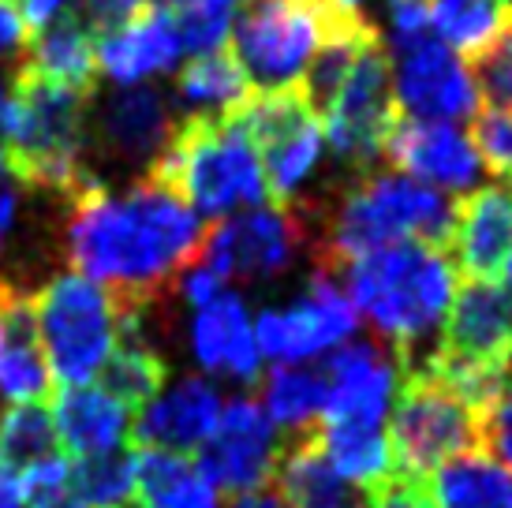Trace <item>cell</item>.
<instances>
[{"instance_id": "cell-1", "label": "cell", "mask_w": 512, "mask_h": 508, "mask_svg": "<svg viewBox=\"0 0 512 508\" xmlns=\"http://www.w3.org/2000/svg\"><path fill=\"white\" fill-rule=\"evenodd\" d=\"M64 206V258L72 273L105 288L120 314L154 318L180 273L199 262L210 232L199 213L146 172L128 191H109L90 176Z\"/></svg>"}, {"instance_id": "cell-2", "label": "cell", "mask_w": 512, "mask_h": 508, "mask_svg": "<svg viewBox=\"0 0 512 508\" xmlns=\"http://www.w3.org/2000/svg\"><path fill=\"white\" fill-rule=\"evenodd\" d=\"M341 284L378 344L397 355L400 370L419 367L438 344L441 322L456 296L453 258L427 243H389L348 262Z\"/></svg>"}, {"instance_id": "cell-3", "label": "cell", "mask_w": 512, "mask_h": 508, "mask_svg": "<svg viewBox=\"0 0 512 508\" xmlns=\"http://www.w3.org/2000/svg\"><path fill=\"white\" fill-rule=\"evenodd\" d=\"M453 221L456 202L438 187L408 176L359 172L326 210L322 232L311 236L314 269L341 277L348 262L389 243H427L449 254Z\"/></svg>"}, {"instance_id": "cell-4", "label": "cell", "mask_w": 512, "mask_h": 508, "mask_svg": "<svg viewBox=\"0 0 512 508\" xmlns=\"http://www.w3.org/2000/svg\"><path fill=\"white\" fill-rule=\"evenodd\" d=\"M94 94L68 90L15 68L0 127L4 176L30 191L68 198L90 180L83 165Z\"/></svg>"}, {"instance_id": "cell-5", "label": "cell", "mask_w": 512, "mask_h": 508, "mask_svg": "<svg viewBox=\"0 0 512 508\" xmlns=\"http://www.w3.org/2000/svg\"><path fill=\"white\" fill-rule=\"evenodd\" d=\"M150 180L169 187L199 217L221 221L232 210L270 206L262 165L240 109L228 116H180L172 139L146 169Z\"/></svg>"}, {"instance_id": "cell-6", "label": "cell", "mask_w": 512, "mask_h": 508, "mask_svg": "<svg viewBox=\"0 0 512 508\" xmlns=\"http://www.w3.org/2000/svg\"><path fill=\"white\" fill-rule=\"evenodd\" d=\"M337 19L318 0H243L232 19V57L255 94L299 90Z\"/></svg>"}, {"instance_id": "cell-7", "label": "cell", "mask_w": 512, "mask_h": 508, "mask_svg": "<svg viewBox=\"0 0 512 508\" xmlns=\"http://www.w3.org/2000/svg\"><path fill=\"white\" fill-rule=\"evenodd\" d=\"M34 314L49 374L64 385H90L120 344L116 303L79 273H57L34 288Z\"/></svg>"}, {"instance_id": "cell-8", "label": "cell", "mask_w": 512, "mask_h": 508, "mask_svg": "<svg viewBox=\"0 0 512 508\" xmlns=\"http://www.w3.org/2000/svg\"><path fill=\"white\" fill-rule=\"evenodd\" d=\"M389 411L385 430L397 475L430 479L441 464L483 449V419L427 370H404Z\"/></svg>"}, {"instance_id": "cell-9", "label": "cell", "mask_w": 512, "mask_h": 508, "mask_svg": "<svg viewBox=\"0 0 512 508\" xmlns=\"http://www.w3.org/2000/svg\"><path fill=\"white\" fill-rule=\"evenodd\" d=\"M240 120L251 135V146L262 165L270 206H296L307 180L322 161V124L299 98V90L251 94L240 109Z\"/></svg>"}, {"instance_id": "cell-10", "label": "cell", "mask_w": 512, "mask_h": 508, "mask_svg": "<svg viewBox=\"0 0 512 508\" xmlns=\"http://www.w3.org/2000/svg\"><path fill=\"white\" fill-rule=\"evenodd\" d=\"M322 120H326L329 146L344 165L367 172L382 157L385 139L400 120L397 98H393V60L385 53L382 34L370 38L356 53Z\"/></svg>"}, {"instance_id": "cell-11", "label": "cell", "mask_w": 512, "mask_h": 508, "mask_svg": "<svg viewBox=\"0 0 512 508\" xmlns=\"http://www.w3.org/2000/svg\"><path fill=\"white\" fill-rule=\"evenodd\" d=\"M303 243H311V232L296 210L258 206L214 221L195 266H206L225 284L273 281L292 269Z\"/></svg>"}, {"instance_id": "cell-12", "label": "cell", "mask_w": 512, "mask_h": 508, "mask_svg": "<svg viewBox=\"0 0 512 508\" xmlns=\"http://www.w3.org/2000/svg\"><path fill=\"white\" fill-rule=\"evenodd\" d=\"M359 314L344 292L341 277H329L311 269L307 296L292 307L262 311L255 318L258 355H270L273 363H307L326 352H337L356 333Z\"/></svg>"}, {"instance_id": "cell-13", "label": "cell", "mask_w": 512, "mask_h": 508, "mask_svg": "<svg viewBox=\"0 0 512 508\" xmlns=\"http://www.w3.org/2000/svg\"><path fill=\"white\" fill-rule=\"evenodd\" d=\"M277 456H281L277 426L266 408L255 396H236L221 408L210 441L195 452V471L217 494L243 497L270 486Z\"/></svg>"}, {"instance_id": "cell-14", "label": "cell", "mask_w": 512, "mask_h": 508, "mask_svg": "<svg viewBox=\"0 0 512 508\" xmlns=\"http://www.w3.org/2000/svg\"><path fill=\"white\" fill-rule=\"evenodd\" d=\"M393 98L400 116L456 124L479 113V94L468 75V64L434 34L423 42L393 49Z\"/></svg>"}, {"instance_id": "cell-15", "label": "cell", "mask_w": 512, "mask_h": 508, "mask_svg": "<svg viewBox=\"0 0 512 508\" xmlns=\"http://www.w3.org/2000/svg\"><path fill=\"white\" fill-rule=\"evenodd\" d=\"M326 423H385L400 389L397 355L378 340L341 344L326 359Z\"/></svg>"}, {"instance_id": "cell-16", "label": "cell", "mask_w": 512, "mask_h": 508, "mask_svg": "<svg viewBox=\"0 0 512 508\" xmlns=\"http://www.w3.org/2000/svg\"><path fill=\"white\" fill-rule=\"evenodd\" d=\"M382 154L408 180H419L438 191H475V184L483 180V157L475 150L471 135L441 120L400 116L385 139Z\"/></svg>"}, {"instance_id": "cell-17", "label": "cell", "mask_w": 512, "mask_h": 508, "mask_svg": "<svg viewBox=\"0 0 512 508\" xmlns=\"http://www.w3.org/2000/svg\"><path fill=\"white\" fill-rule=\"evenodd\" d=\"M512 348V296L490 281H468L449 303L441 322L438 359L449 363H475V367H501Z\"/></svg>"}, {"instance_id": "cell-18", "label": "cell", "mask_w": 512, "mask_h": 508, "mask_svg": "<svg viewBox=\"0 0 512 508\" xmlns=\"http://www.w3.org/2000/svg\"><path fill=\"white\" fill-rule=\"evenodd\" d=\"M94 142L101 154L124 165H154L157 154L172 139V127L180 116L172 113L169 98L157 86H120L116 94L90 109Z\"/></svg>"}, {"instance_id": "cell-19", "label": "cell", "mask_w": 512, "mask_h": 508, "mask_svg": "<svg viewBox=\"0 0 512 508\" xmlns=\"http://www.w3.org/2000/svg\"><path fill=\"white\" fill-rule=\"evenodd\" d=\"M0 396L15 404H42L53 396V374L45 363L34 288L0 273Z\"/></svg>"}, {"instance_id": "cell-20", "label": "cell", "mask_w": 512, "mask_h": 508, "mask_svg": "<svg viewBox=\"0 0 512 508\" xmlns=\"http://www.w3.org/2000/svg\"><path fill=\"white\" fill-rule=\"evenodd\" d=\"M221 408H225V400L217 393V385H210L206 378H180L139 411V419L131 426V438L139 449L187 456L210 441L217 419H221Z\"/></svg>"}, {"instance_id": "cell-21", "label": "cell", "mask_w": 512, "mask_h": 508, "mask_svg": "<svg viewBox=\"0 0 512 508\" xmlns=\"http://www.w3.org/2000/svg\"><path fill=\"white\" fill-rule=\"evenodd\" d=\"M512 251V195L505 187H475L456 202L449 258L464 269L468 281L501 277Z\"/></svg>"}, {"instance_id": "cell-22", "label": "cell", "mask_w": 512, "mask_h": 508, "mask_svg": "<svg viewBox=\"0 0 512 508\" xmlns=\"http://www.w3.org/2000/svg\"><path fill=\"white\" fill-rule=\"evenodd\" d=\"M180 34L165 4H146L143 12L128 19L113 34L98 38V75L116 86H143L180 60Z\"/></svg>"}, {"instance_id": "cell-23", "label": "cell", "mask_w": 512, "mask_h": 508, "mask_svg": "<svg viewBox=\"0 0 512 508\" xmlns=\"http://www.w3.org/2000/svg\"><path fill=\"white\" fill-rule=\"evenodd\" d=\"M191 352L202 370L240 381V385H255L262 374V355L255 344V322L236 292H221L214 303L195 311Z\"/></svg>"}, {"instance_id": "cell-24", "label": "cell", "mask_w": 512, "mask_h": 508, "mask_svg": "<svg viewBox=\"0 0 512 508\" xmlns=\"http://www.w3.org/2000/svg\"><path fill=\"white\" fill-rule=\"evenodd\" d=\"M273 479H277V494L288 508H367L370 501L367 490L352 486L326 460L318 426L292 434V441L277 456Z\"/></svg>"}, {"instance_id": "cell-25", "label": "cell", "mask_w": 512, "mask_h": 508, "mask_svg": "<svg viewBox=\"0 0 512 508\" xmlns=\"http://www.w3.org/2000/svg\"><path fill=\"white\" fill-rule=\"evenodd\" d=\"M53 400V426H57L60 449L83 460L101 452L124 449L131 434V411L113 400L101 385H64Z\"/></svg>"}, {"instance_id": "cell-26", "label": "cell", "mask_w": 512, "mask_h": 508, "mask_svg": "<svg viewBox=\"0 0 512 508\" xmlns=\"http://www.w3.org/2000/svg\"><path fill=\"white\" fill-rule=\"evenodd\" d=\"M19 68H27L38 79H49L68 90H83L94 94L98 83V38L86 27L79 12H60L53 23L30 34L27 57Z\"/></svg>"}, {"instance_id": "cell-27", "label": "cell", "mask_w": 512, "mask_h": 508, "mask_svg": "<svg viewBox=\"0 0 512 508\" xmlns=\"http://www.w3.org/2000/svg\"><path fill=\"white\" fill-rule=\"evenodd\" d=\"M135 508H221V497L187 456L135 449Z\"/></svg>"}, {"instance_id": "cell-28", "label": "cell", "mask_w": 512, "mask_h": 508, "mask_svg": "<svg viewBox=\"0 0 512 508\" xmlns=\"http://www.w3.org/2000/svg\"><path fill=\"white\" fill-rule=\"evenodd\" d=\"M318 438L326 449V460L337 467V475L359 486L378 490L393 475V449L385 423H318Z\"/></svg>"}, {"instance_id": "cell-29", "label": "cell", "mask_w": 512, "mask_h": 508, "mask_svg": "<svg viewBox=\"0 0 512 508\" xmlns=\"http://www.w3.org/2000/svg\"><path fill=\"white\" fill-rule=\"evenodd\" d=\"M251 83L232 53H202L191 57L176 75V98L187 105V116H228L251 101Z\"/></svg>"}, {"instance_id": "cell-30", "label": "cell", "mask_w": 512, "mask_h": 508, "mask_svg": "<svg viewBox=\"0 0 512 508\" xmlns=\"http://www.w3.org/2000/svg\"><path fill=\"white\" fill-rule=\"evenodd\" d=\"M434 508H512L509 471L483 449L456 456L430 475Z\"/></svg>"}, {"instance_id": "cell-31", "label": "cell", "mask_w": 512, "mask_h": 508, "mask_svg": "<svg viewBox=\"0 0 512 508\" xmlns=\"http://www.w3.org/2000/svg\"><path fill=\"white\" fill-rule=\"evenodd\" d=\"M98 378L105 393L120 400L131 415H139L165 389L169 367H165V359L150 344V337H143V333H120V344L113 348V355L101 367Z\"/></svg>"}, {"instance_id": "cell-32", "label": "cell", "mask_w": 512, "mask_h": 508, "mask_svg": "<svg viewBox=\"0 0 512 508\" xmlns=\"http://www.w3.org/2000/svg\"><path fill=\"white\" fill-rule=\"evenodd\" d=\"M258 393H262L258 404L266 408L273 426H285L292 434H303V430L322 423V411H326V374L322 370L277 363L262 378Z\"/></svg>"}, {"instance_id": "cell-33", "label": "cell", "mask_w": 512, "mask_h": 508, "mask_svg": "<svg viewBox=\"0 0 512 508\" xmlns=\"http://www.w3.org/2000/svg\"><path fill=\"white\" fill-rule=\"evenodd\" d=\"M57 456H64V449H60L53 415L42 404H15L0 415V464L15 479H23L34 467L49 464Z\"/></svg>"}, {"instance_id": "cell-34", "label": "cell", "mask_w": 512, "mask_h": 508, "mask_svg": "<svg viewBox=\"0 0 512 508\" xmlns=\"http://www.w3.org/2000/svg\"><path fill=\"white\" fill-rule=\"evenodd\" d=\"M512 23L501 0H438L430 8V30L456 57H475Z\"/></svg>"}, {"instance_id": "cell-35", "label": "cell", "mask_w": 512, "mask_h": 508, "mask_svg": "<svg viewBox=\"0 0 512 508\" xmlns=\"http://www.w3.org/2000/svg\"><path fill=\"white\" fill-rule=\"evenodd\" d=\"M68 494L83 508H135V449L72 460Z\"/></svg>"}, {"instance_id": "cell-36", "label": "cell", "mask_w": 512, "mask_h": 508, "mask_svg": "<svg viewBox=\"0 0 512 508\" xmlns=\"http://www.w3.org/2000/svg\"><path fill=\"white\" fill-rule=\"evenodd\" d=\"M240 4L243 0H172L165 8L172 12V23H176V34H180V49L191 53V57H202V53L225 49Z\"/></svg>"}, {"instance_id": "cell-37", "label": "cell", "mask_w": 512, "mask_h": 508, "mask_svg": "<svg viewBox=\"0 0 512 508\" xmlns=\"http://www.w3.org/2000/svg\"><path fill=\"white\" fill-rule=\"evenodd\" d=\"M468 75L483 109L512 113V23L486 45L483 53H475L468 60Z\"/></svg>"}, {"instance_id": "cell-38", "label": "cell", "mask_w": 512, "mask_h": 508, "mask_svg": "<svg viewBox=\"0 0 512 508\" xmlns=\"http://www.w3.org/2000/svg\"><path fill=\"white\" fill-rule=\"evenodd\" d=\"M471 142L483 165H490L498 176H512V113H490V109L475 113Z\"/></svg>"}, {"instance_id": "cell-39", "label": "cell", "mask_w": 512, "mask_h": 508, "mask_svg": "<svg viewBox=\"0 0 512 508\" xmlns=\"http://www.w3.org/2000/svg\"><path fill=\"white\" fill-rule=\"evenodd\" d=\"M385 27L393 49L430 38V4L427 0H385Z\"/></svg>"}, {"instance_id": "cell-40", "label": "cell", "mask_w": 512, "mask_h": 508, "mask_svg": "<svg viewBox=\"0 0 512 508\" xmlns=\"http://www.w3.org/2000/svg\"><path fill=\"white\" fill-rule=\"evenodd\" d=\"M479 430H483L486 456H494L505 471H512V385L486 408Z\"/></svg>"}, {"instance_id": "cell-41", "label": "cell", "mask_w": 512, "mask_h": 508, "mask_svg": "<svg viewBox=\"0 0 512 508\" xmlns=\"http://www.w3.org/2000/svg\"><path fill=\"white\" fill-rule=\"evenodd\" d=\"M367 508H434L430 479H408L393 471L378 490H370Z\"/></svg>"}, {"instance_id": "cell-42", "label": "cell", "mask_w": 512, "mask_h": 508, "mask_svg": "<svg viewBox=\"0 0 512 508\" xmlns=\"http://www.w3.org/2000/svg\"><path fill=\"white\" fill-rule=\"evenodd\" d=\"M146 4L150 0H79V19L94 30V38H101V34H113L116 27L135 19Z\"/></svg>"}, {"instance_id": "cell-43", "label": "cell", "mask_w": 512, "mask_h": 508, "mask_svg": "<svg viewBox=\"0 0 512 508\" xmlns=\"http://www.w3.org/2000/svg\"><path fill=\"white\" fill-rule=\"evenodd\" d=\"M27 45H30L27 23L19 19V12H15L8 0H0V64L4 60H19L23 64Z\"/></svg>"}, {"instance_id": "cell-44", "label": "cell", "mask_w": 512, "mask_h": 508, "mask_svg": "<svg viewBox=\"0 0 512 508\" xmlns=\"http://www.w3.org/2000/svg\"><path fill=\"white\" fill-rule=\"evenodd\" d=\"M15 221H19V195H15V187L0 176V258L8 251V240L15 236Z\"/></svg>"}, {"instance_id": "cell-45", "label": "cell", "mask_w": 512, "mask_h": 508, "mask_svg": "<svg viewBox=\"0 0 512 508\" xmlns=\"http://www.w3.org/2000/svg\"><path fill=\"white\" fill-rule=\"evenodd\" d=\"M72 0H23L19 8V19L27 23V30H42L45 23H53L60 12H68Z\"/></svg>"}, {"instance_id": "cell-46", "label": "cell", "mask_w": 512, "mask_h": 508, "mask_svg": "<svg viewBox=\"0 0 512 508\" xmlns=\"http://www.w3.org/2000/svg\"><path fill=\"white\" fill-rule=\"evenodd\" d=\"M232 508H288L285 501H281V494L277 490H255V494H243V497H232Z\"/></svg>"}, {"instance_id": "cell-47", "label": "cell", "mask_w": 512, "mask_h": 508, "mask_svg": "<svg viewBox=\"0 0 512 508\" xmlns=\"http://www.w3.org/2000/svg\"><path fill=\"white\" fill-rule=\"evenodd\" d=\"M318 4L337 15H363V4H367V0H318Z\"/></svg>"}, {"instance_id": "cell-48", "label": "cell", "mask_w": 512, "mask_h": 508, "mask_svg": "<svg viewBox=\"0 0 512 508\" xmlns=\"http://www.w3.org/2000/svg\"><path fill=\"white\" fill-rule=\"evenodd\" d=\"M34 508H83L79 501H72V497H60V501H49V505H34Z\"/></svg>"}, {"instance_id": "cell-49", "label": "cell", "mask_w": 512, "mask_h": 508, "mask_svg": "<svg viewBox=\"0 0 512 508\" xmlns=\"http://www.w3.org/2000/svg\"><path fill=\"white\" fill-rule=\"evenodd\" d=\"M501 277H505L509 288H512V251H509V258H505V266H501Z\"/></svg>"}, {"instance_id": "cell-50", "label": "cell", "mask_w": 512, "mask_h": 508, "mask_svg": "<svg viewBox=\"0 0 512 508\" xmlns=\"http://www.w3.org/2000/svg\"><path fill=\"white\" fill-rule=\"evenodd\" d=\"M501 8H505V12H512V0H501Z\"/></svg>"}, {"instance_id": "cell-51", "label": "cell", "mask_w": 512, "mask_h": 508, "mask_svg": "<svg viewBox=\"0 0 512 508\" xmlns=\"http://www.w3.org/2000/svg\"><path fill=\"white\" fill-rule=\"evenodd\" d=\"M157 4H172V0H157Z\"/></svg>"}]
</instances>
